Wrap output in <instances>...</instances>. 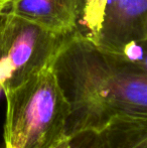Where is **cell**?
<instances>
[{"label":"cell","mask_w":147,"mask_h":148,"mask_svg":"<svg viewBox=\"0 0 147 148\" xmlns=\"http://www.w3.org/2000/svg\"><path fill=\"white\" fill-rule=\"evenodd\" d=\"M2 10L62 34L74 29L75 0H8Z\"/></svg>","instance_id":"cell-5"},{"label":"cell","mask_w":147,"mask_h":148,"mask_svg":"<svg viewBox=\"0 0 147 148\" xmlns=\"http://www.w3.org/2000/svg\"><path fill=\"white\" fill-rule=\"evenodd\" d=\"M100 133L106 148H147V120H118Z\"/></svg>","instance_id":"cell-6"},{"label":"cell","mask_w":147,"mask_h":148,"mask_svg":"<svg viewBox=\"0 0 147 148\" xmlns=\"http://www.w3.org/2000/svg\"><path fill=\"white\" fill-rule=\"evenodd\" d=\"M68 35L0 10V92L15 88L51 66Z\"/></svg>","instance_id":"cell-4"},{"label":"cell","mask_w":147,"mask_h":148,"mask_svg":"<svg viewBox=\"0 0 147 148\" xmlns=\"http://www.w3.org/2000/svg\"><path fill=\"white\" fill-rule=\"evenodd\" d=\"M3 94L4 141L17 148H59L67 141L69 105L51 66Z\"/></svg>","instance_id":"cell-2"},{"label":"cell","mask_w":147,"mask_h":148,"mask_svg":"<svg viewBox=\"0 0 147 148\" xmlns=\"http://www.w3.org/2000/svg\"><path fill=\"white\" fill-rule=\"evenodd\" d=\"M4 4H5V1L4 0H0V10H2L4 8Z\"/></svg>","instance_id":"cell-9"},{"label":"cell","mask_w":147,"mask_h":148,"mask_svg":"<svg viewBox=\"0 0 147 148\" xmlns=\"http://www.w3.org/2000/svg\"><path fill=\"white\" fill-rule=\"evenodd\" d=\"M72 34L147 66V0H75Z\"/></svg>","instance_id":"cell-3"},{"label":"cell","mask_w":147,"mask_h":148,"mask_svg":"<svg viewBox=\"0 0 147 148\" xmlns=\"http://www.w3.org/2000/svg\"><path fill=\"white\" fill-rule=\"evenodd\" d=\"M51 69L69 105L68 138L118 120H147V66L70 33Z\"/></svg>","instance_id":"cell-1"},{"label":"cell","mask_w":147,"mask_h":148,"mask_svg":"<svg viewBox=\"0 0 147 148\" xmlns=\"http://www.w3.org/2000/svg\"><path fill=\"white\" fill-rule=\"evenodd\" d=\"M4 148H17V147L12 145L11 143L8 142V141H4Z\"/></svg>","instance_id":"cell-8"},{"label":"cell","mask_w":147,"mask_h":148,"mask_svg":"<svg viewBox=\"0 0 147 148\" xmlns=\"http://www.w3.org/2000/svg\"><path fill=\"white\" fill-rule=\"evenodd\" d=\"M4 1H5V4H4V7H5V5H6V3H7L8 0H4Z\"/></svg>","instance_id":"cell-10"},{"label":"cell","mask_w":147,"mask_h":148,"mask_svg":"<svg viewBox=\"0 0 147 148\" xmlns=\"http://www.w3.org/2000/svg\"><path fill=\"white\" fill-rule=\"evenodd\" d=\"M59 148H106L100 132L84 131L67 139Z\"/></svg>","instance_id":"cell-7"}]
</instances>
